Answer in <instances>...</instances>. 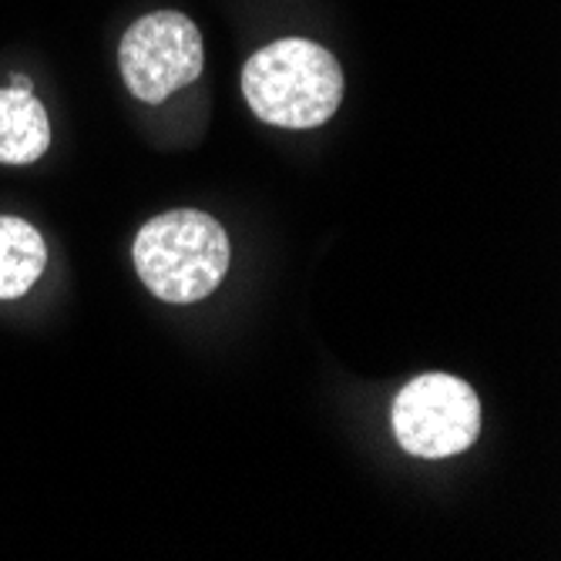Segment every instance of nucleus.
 Listing matches in <instances>:
<instances>
[{"label": "nucleus", "instance_id": "nucleus-5", "mask_svg": "<svg viewBox=\"0 0 561 561\" xmlns=\"http://www.w3.org/2000/svg\"><path fill=\"white\" fill-rule=\"evenodd\" d=\"M50 145V122L44 105L27 88L0 91V162L31 165Z\"/></svg>", "mask_w": 561, "mask_h": 561}, {"label": "nucleus", "instance_id": "nucleus-7", "mask_svg": "<svg viewBox=\"0 0 561 561\" xmlns=\"http://www.w3.org/2000/svg\"><path fill=\"white\" fill-rule=\"evenodd\" d=\"M14 88H27V91H34V81H31V78H24V75H18V78H14Z\"/></svg>", "mask_w": 561, "mask_h": 561}, {"label": "nucleus", "instance_id": "nucleus-6", "mask_svg": "<svg viewBox=\"0 0 561 561\" xmlns=\"http://www.w3.org/2000/svg\"><path fill=\"white\" fill-rule=\"evenodd\" d=\"M47 266L41 232L14 216H0V299L24 296Z\"/></svg>", "mask_w": 561, "mask_h": 561}, {"label": "nucleus", "instance_id": "nucleus-2", "mask_svg": "<svg viewBox=\"0 0 561 561\" xmlns=\"http://www.w3.org/2000/svg\"><path fill=\"white\" fill-rule=\"evenodd\" d=\"M135 270L165 302H195L216 293L229 270L226 229L198 209L156 216L135 236Z\"/></svg>", "mask_w": 561, "mask_h": 561}, {"label": "nucleus", "instance_id": "nucleus-4", "mask_svg": "<svg viewBox=\"0 0 561 561\" xmlns=\"http://www.w3.org/2000/svg\"><path fill=\"white\" fill-rule=\"evenodd\" d=\"M202 34L175 11L138 18L118 47V65L128 91L148 105H162L169 94L202 75Z\"/></svg>", "mask_w": 561, "mask_h": 561}, {"label": "nucleus", "instance_id": "nucleus-1", "mask_svg": "<svg viewBox=\"0 0 561 561\" xmlns=\"http://www.w3.org/2000/svg\"><path fill=\"white\" fill-rule=\"evenodd\" d=\"M242 94L266 125L317 128L340 108L343 71L323 44L286 37L245 61Z\"/></svg>", "mask_w": 561, "mask_h": 561}, {"label": "nucleus", "instance_id": "nucleus-3", "mask_svg": "<svg viewBox=\"0 0 561 561\" xmlns=\"http://www.w3.org/2000/svg\"><path fill=\"white\" fill-rule=\"evenodd\" d=\"M390 421L407 454L450 457L478 440L481 403L461 377L424 374L397 393Z\"/></svg>", "mask_w": 561, "mask_h": 561}]
</instances>
